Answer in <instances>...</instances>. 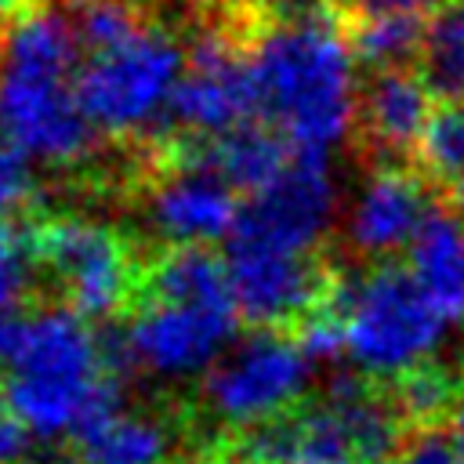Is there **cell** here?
Returning <instances> with one entry per match:
<instances>
[{
  "instance_id": "cell-28",
  "label": "cell",
  "mask_w": 464,
  "mask_h": 464,
  "mask_svg": "<svg viewBox=\"0 0 464 464\" xmlns=\"http://www.w3.org/2000/svg\"><path fill=\"white\" fill-rule=\"evenodd\" d=\"M446 0H337V18H362V14H417L431 18Z\"/></svg>"
},
{
  "instance_id": "cell-23",
  "label": "cell",
  "mask_w": 464,
  "mask_h": 464,
  "mask_svg": "<svg viewBox=\"0 0 464 464\" xmlns=\"http://www.w3.org/2000/svg\"><path fill=\"white\" fill-rule=\"evenodd\" d=\"M294 464H362L355 442L334 406H297V457Z\"/></svg>"
},
{
  "instance_id": "cell-17",
  "label": "cell",
  "mask_w": 464,
  "mask_h": 464,
  "mask_svg": "<svg viewBox=\"0 0 464 464\" xmlns=\"http://www.w3.org/2000/svg\"><path fill=\"white\" fill-rule=\"evenodd\" d=\"M406 268L446 323H464V218L431 203L406 246Z\"/></svg>"
},
{
  "instance_id": "cell-1",
  "label": "cell",
  "mask_w": 464,
  "mask_h": 464,
  "mask_svg": "<svg viewBox=\"0 0 464 464\" xmlns=\"http://www.w3.org/2000/svg\"><path fill=\"white\" fill-rule=\"evenodd\" d=\"M352 58L334 11H301L265 25L250 44L261 120L294 149L330 152L355 127Z\"/></svg>"
},
{
  "instance_id": "cell-9",
  "label": "cell",
  "mask_w": 464,
  "mask_h": 464,
  "mask_svg": "<svg viewBox=\"0 0 464 464\" xmlns=\"http://www.w3.org/2000/svg\"><path fill=\"white\" fill-rule=\"evenodd\" d=\"M334 203L337 188L326 152L297 149L272 185L243 199L228 239L272 250H312L334 218Z\"/></svg>"
},
{
  "instance_id": "cell-18",
  "label": "cell",
  "mask_w": 464,
  "mask_h": 464,
  "mask_svg": "<svg viewBox=\"0 0 464 464\" xmlns=\"http://www.w3.org/2000/svg\"><path fill=\"white\" fill-rule=\"evenodd\" d=\"M76 453L83 464H163L167 431L152 417L116 410L102 420L72 431Z\"/></svg>"
},
{
  "instance_id": "cell-21",
  "label": "cell",
  "mask_w": 464,
  "mask_h": 464,
  "mask_svg": "<svg viewBox=\"0 0 464 464\" xmlns=\"http://www.w3.org/2000/svg\"><path fill=\"white\" fill-rule=\"evenodd\" d=\"M417 69L439 102H464V0H446L428 18Z\"/></svg>"
},
{
  "instance_id": "cell-20",
  "label": "cell",
  "mask_w": 464,
  "mask_h": 464,
  "mask_svg": "<svg viewBox=\"0 0 464 464\" xmlns=\"http://www.w3.org/2000/svg\"><path fill=\"white\" fill-rule=\"evenodd\" d=\"M337 14V11H334ZM344 40L366 69H392V65H417L428 18L417 14H362V18H337Z\"/></svg>"
},
{
  "instance_id": "cell-31",
  "label": "cell",
  "mask_w": 464,
  "mask_h": 464,
  "mask_svg": "<svg viewBox=\"0 0 464 464\" xmlns=\"http://www.w3.org/2000/svg\"><path fill=\"white\" fill-rule=\"evenodd\" d=\"M442 428H446V435L453 439V446L464 457V388H460V395H457V402H453V410H450V417H446Z\"/></svg>"
},
{
  "instance_id": "cell-33",
  "label": "cell",
  "mask_w": 464,
  "mask_h": 464,
  "mask_svg": "<svg viewBox=\"0 0 464 464\" xmlns=\"http://www.w3.org/2000/svg\"><path fill=\"white\" fill-rule=\"evenodd\" d=\"M65 4H87V0H65Z\"/></svg>"
},
{
  "instance_id": "cell-12",
  "label": "cell",
  "mask_w": 464,
  "mask_h": 464,
  "mask_svg": "<svg viewBox=\"0 0 464 464\" xmlns=\"http://www.w3.org/2000/svg\"><path fill=\"white\" fill-rule=\"evenodd\" d=\"M439 98L417 65L373 69L355 102V134L366 160L377 167L417 160V145Z\"/></svg>"
},
{
  "instance_id": "cell-27",
  "label": "cell",
  "mask_w": 464,
  "mask_h": 464,
  "mask_svg": "<svg viewBox=\"0 0 464 464\" xmlns=\"http://www.w3.org/2000/svg\"><path fill=\"white\" fill-rule=\"evenodd\" d=\"M388 464H464V457L446 435V428H431V431L410 435L406 446Z\"/></svg>"
},
{
  "instance_id": "cell-32",
  "label": "cell",
  "mask_w": 464,
  "mask_h": 464,
  "mask_svg": "<svg viewBox=\"0 0 464 464\" xmlns=\"http://www.w3.org/2000/svg\"><path fill=\"white\" fill-rule=\"evenodd\" d=\"M22 4H25V0H0V18H11V14H22Z\"/></svg>"
},
{
  "instance_id": "cell-2",
  "label": "cell",
  "mask_w": 464,
  "mask_h": 464,
  "mask_svg": "<svg viewBox=\"0 0 464 464\" xmlns=\"http://www.w3.org/2000/svg\"><path fill=\"white\" fill-rule=\"evenodd\" d=\"M7 366L4 395L22 424L40 439L72 435L94 384L102 381L98 337L87 334L83 315L69 304L33 312Z\"/></svg>"
},
{
  "instance_id": "cell-3",
  "label": "cell",
  "mask_w": 464,
  "mask_h": 464,
  "mask_svg": "<svg viewBox=\"0 0 464 464\" xmlns=\"http://www.w3.org/2000/svg\"><path fill=\"white\" fill-rule=\"evenodd\" d=\"M344 319L355 370L377 381L428 362L446 326L413 272L399 261H381L362 279H352Z\"/></svg>"
},
{
  "instance_id": "cell-25",
  "label": "cell",
  "mask_w": 464,
  "mask_h": 464,
  "mask_svg": "<svg viewBox=\"0 0 464 464\" xmlns=\"http://www.w3.org/2000/svg\"><path fill=\"white\" fill-rule=\"evenodd\" d=\"M33 225H22L14 218H0V312H14L18 301L29 294L33 268Z\"/></svg>"
},
{
  "instance_id": "cell-29",
  "label": "cell",
  "mask_w": 464,
  "mask_h": 464,
  "mask_svg": "<svg viewBox=\"0 0 464 464\" xmlns=\"http://www.w3.org/2000/svg\"><path fill=\"white\" fill-rule=\"evenodd\" d=\"M25 435H29V428L22 424V417L14 413L7 395L0 392V464H18L25 457Z\"/></svg>"
},
{
  "instance_id": "cell-30",
  "label": "cell",
  "mask_w": 464,
  "mask_h": 464,
  "mask_svg": "<svg viewBox=\"0 0 464 464\" xmlns=\"http://www.w3.org/2000/svg\"><path fill=\"white\" fill-rule=\"evenodd\" d=\"M22 330H25V319L18 312H0V362H11L14 359L18 341H22Z\"/></svg>"
},
{
  "instance_id": "cell-22",
  "label": "cell",
  "mask_w": 464,
  "mask_h": 464,
  "mask_svg": "<svg viewBox=\"0 0 464 464\" xmlns=\"http://www.w3.org/2000/svg\"><path fill=\"white\" fill-rule=\"evenodd\" d=\"M413 167L424 174V181L442 192L450 181L464 174V102H439L424 138L417 145Z\"/></svg>"
},
{
  "instance_id": "cell-7",
  "label": "cell",
  "mask_w": 464,
  "mask_h": 464,
  "mask_svg": "<svg viewBox=\"0 0 464 464\" xmlns=\"http://www.w3.org/2000/svg\"><path fill=\"white\" fill-rule=\"evenodd\" d=\"M228 279L239 315L257 330L294 334L334 290L337 272L312 250H272L228 239Z\"/></svg>"
},
{
  "instance_id": "cell-11",
  "label": "cell",
  "mask_w": 464,
  "mask_h": 464,
  "mask_svg": "<svg viewBox=\"0 0 464 464\" xmlns=\"http://www.w3.org/2000/svg\"><path fill=\"white\" fill-rule=\"evenodd\" d=\"M152 170L156 181L149 192V221L163 239L210 243L232 236L243 199L214 167L181 156L178 145L167 141Z\"/></svg>"
},
{
  "instance_id": "cell-16",
  "label": "cell",
  "mask_w": 464,
  "mask_h": 464,
  "mask_svg": "<svg viewBox=\"0 0 464 464\" xmlns=\"http://www.w3.org/2000/svg\"><path fill=\"white\" fill-rule=\"evenodd\" d=\"M141 301H170V304L239 315L228 265L207 243H170L167 250H160L149 261V268H141L138 304Z\"/></svg>"
},
{
  "instance_id": "cell-15",
  "label": "cell",
  "mask_w": 464,
  "mask_h": 464,
  "mask_svg": "<svg viewBox=\"0 0 464 464\" xmlns=\"http://www.w3.org/2000/svg\"><path fill=\"white\" fill-rule=\"evenodd\" d=\"M174 145L181 156L214 167L236 192H246V196L272 185L297 152L286 141V134H279L265 120H250V123H243L228 134H218V138L192 134V138L174 141Z\"/></svg>"
},
{
  "instance_id": "cell-8",
  "label": "cell",
  "mask_w": 464,
  "mask_h": 464,
  "mask_svg": "<svg viewBox=\"0 0 464 464\" xmlns=\"http://www.w3.org/2000/svg\"><path fill=\"white\" fill-rule=\"evenodd\" d=\"M167 116L199 138H218L261 120V91L250 47H243L228 29L199 33L188 51L185 76L170 94Z\"/></svg>"
},
{
  "instance_id": "cell-6",
  "label": "cell",
  "mask_w": 464,
  "mask_h": 464,
  "mask_svg": "<svg viewBox=\"0 0 464 464\" xmlns=\"http://www.w3.org/2000/svg\"><path fill=\"white\" fill-rule=\"evenodd\" d=\"M312 359L286 330H257L239 341L203 381L210 413L225 424L250 428L297 406L308 388Z\"/></svg>"
},
{
  "instance_id": "cell-19",
  "label": "cell",
  "mask_w": 464,
  "mask_h": 464,
  "mask_svg": "<svg viewBox=\"0 0 464 464\" xmlns=\"http://www.w3.org/2000/svg\"><path fill=\"white\" fill-rule=\"evenodd\" d=\"M460 388H464V373H453L450 366L431 362V359L384 381V392H388L395 413L402 417V424L410 428V435L442 428Z\"/></svg>"
},
{
  "instance_id": "cell-13",
  "label": "cell",
  "mask_w": 464,
  "mask_h": 464,
  "mask_svg": "<svg viewBox=\"0 0 464 464\" xmlns=\"http://www.w3.org/2000/svg\"><path fill=\"white\" fill-rule=\"evenodd\" d=\"M236 323L239 315L232 312L141 301L127 326L138 366L163 377H185L214 362V355L236 337Z\"/></svg>"
},
{
  "instance_id": "cell-24",
  "label": "cell",
  "mask_w": 464,
  "mask_h": 464,
  "mask_svg": "<svg viewBox=\"0 0 464 464\" xmlns=\"http://www.w3.org/2000/svg\"><path fill=\"white\" fill-rule=\"evenodd\" d=\"M72 25H76V36H80V47L87 54H102L123 40H130L134 33H141V18L134 11V4L127 0H87V4H76V14H72Z\"/></svg>"
},
{
  "instance_id": "cell-4",
  "label": "cell",
  "mask_w": 464,
  "mask_h": 464,
  "mask_svg": "<svg viewBox=\"0 0 464 464\" xmlns=\"http://www.w3.org/2000/svg\"><path fill=\"white\" fill-rule=\"evenodd\" d=\"M185 65L188 58L181 47L167 33L145 25L116 47L87 54L72 87L80 109L98 130L145 138L152 127L170 120V94L185 76Z\"/></svg>"
},
{
  "instance_id": "cell-34",
  "label": "cell",
  "mask_w": 464,
  "mask_h": 464,
  "mask_svg": "<svg viewBox=\"0 0 464 464\" xmlns=\"http://www.w3.org/2000/svg\"><path fill=\"white\" fill-rule=\"evenodd\" d=\"M232 464H243V460H236V457H232Z\"/></svg>"
},
{
  "instance_id": "cell-5",
  "label": "cell",
  "mask_w": 464,
  "mask_h": 464,
  "mask_svg": "<svg viewBox=\"0 0 464 464\" xmlns=\"http://www.w3.org/2000/svg\"><path fill=\"white\" fill-rule=\"evenodd\" d=\"M33 250L62 290V301L83 319H112L141 297V265L130 261L120 236L76 214L33 221Z\"/></svg>"
},
{
  "instance_id": "cell-14",
  "label": "cell",
  "mask_w": 464,
  "mask_h": 464,
  "mask_svg": "<svg viewBox=\"0 0 464 464\" xmlns=\"http://www.w3.org/2000/svg\"><path fill=\"white\" fill-rule=\"evenodd\" d=\"M428 181L417 167L392 163L377 167L362 185L352 218H348V243L359 257H388L417 236L424 214L431 210Z\"/></svg>"
},
{
  "instance_id": "cell-26",
  "label": "cell",
  "mask_w": 464,
  "mask_h": 464,
  "mask_svg": "<svg viewBox=\"0 0 464 464\" xmlns=\"http://www.w3.org/2000/svg\"><path fill=\"white\" fill-rule=\"evenodd\" d=\"M33 192V174H29V156L18 145L0 149V218L18 210Z\"/></svg>"
},
{
  "instance_id": "cell-10",
  "label": "cell",
  "mask_w": 464,
  "mask_h": 464,
  "mask_svg": "<svg viewBox=\"0 0 464 464\" xmlns=\"http://www.w3.org/2000/svg\"><path fill=\"white\" fill-rule=\"evenodd\" d=\"M72 83L76 76L0 69V123L25 156L76 163L91 152L98 127L80 109Z\"/></svg>"
}]
</instances>
